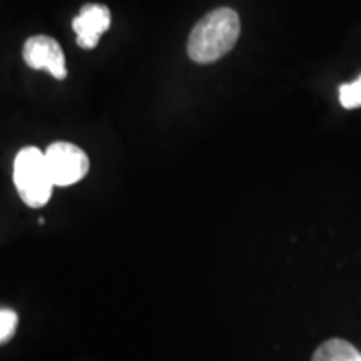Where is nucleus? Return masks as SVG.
<instances>
[{
  "mask_svg": "<svg viewBox=\"0 0 361 361\" xmlns=\"http://www.w3.org/2000/svg\"><path fill=\"white\" fill-rule=\"evenodd\" d=\"M311 361H361V355L351 343L340 338H331L319 345Z\"/></svg>",
  "mask_w": 361,
  "mask_h": 361,
  "instance_id": "423d86ee",
  "label": "nucleus"
},
{
  "mask_svg": "<svg viewBox=\"0 0 361 361\" xmlns=\"http://www.w3.org/2000/svg\"><path fill=\"white\" fill-rule=\"evenodd\" d=\"M17 324H19V316L12 310H0V345L11 341L16 335Z\"/></svg>",
  "mask_w": 361,
  "mask_h": 361,
  "instance_id": "6e6552de",
  "label": "nucleus"
},
{
  "mask_svg": "<svg viewBox=\"0 0 361 361\" xmlns=\"http://www.w3.org/2000/svg\"><path fill=\"white\" fill-rule=\"evenodd\" d=\"M241 34V20L236 11L228 7L206 13L194 25L188 40V54L196 64L219 61L236 45Z\"/></svg>",
  "mask_w": 361,
  "mask_h": 361,
  "instance_id": "f257e3e1",
  "label": "nucleus"
},
{
  "mask_svg": "<svg viewBox=\"0 0 361 361\" xmlns=\"http://www.w3.org/2000/svg\"><path fill=\"white\" fill-rule=\"evenodd\" d=\"M13 184L20 200L29 207H42L47 204L56 184L49 173L44 151L29 146L17 152L13 161Z\"/></svg>",
  "mask_w": 361,
  "mask_h": 361,
  "instance_id": "f03ea898",
  "label": "nucleus"
},
{
  "mask_svg": "<svg viewBox=\"0 0 361 361\" xmlns=\"http://www.w3.org/2000/svg\"><path fill=\"white\" fill-rule=\"evenodd\" d=\"M22 56L30 69L47 71L57 80L67 78L64 51L57 40L49 35H34L27 39Z\"/></svg>",
  "mask_w": 361,
  "mask_h": 361,
  "instance_id": "20e7f679",
  "label": "nucleus"
},
{
  "mask_svg": "<svg viewBox=\"0 0 361 361\" xmlns=\"http://www.w3.org/2000/svg\"><path fill=\"white\" fill-rule=\"evenodd\" d=\"M111 27V11L102 4H87L80 8L79 16L72 20V29L78 35L79 47L92 51L99 39Z\"/></svg>",
  "mask_w": 361,
  "mask_h": 361,
  "instance_id": "39448f33",
  "label": "nucleus"
},
{
  "mask_svg": "<svg viewBox=\"0 0 361 361\" xmlns=\"http://www.w3.org/2000/svg\"><path fill=\"white\" fill-rule=\"evenodd\" d=\"M340 102L345 109L361 107V75L353 82L340 85Z\"/></svg>",
  "mask_w": 361,
  "mask_h": 361,
  "instance_id": "0eeeda50",
  "label": "nucleus"
},
{
  "mask_svg": "<svg viewBox=\"0 0 361 361\" xmlns=\"http://www.w3.org/2000/svg\"><path fill=\"white\" fill-rule=\"evenodd\" d=\"M45 152L49 173L56 186H72L89 173V157L79 146L71 142H52Z\"/></svg>",
  "mask_w": 361,
  "mask_h": 361,
  "instance_id": "7ed1b4c3",
  "label": "nucleus"
}]
</instances>
